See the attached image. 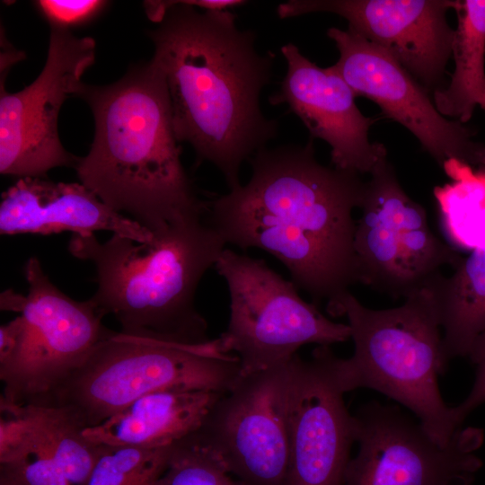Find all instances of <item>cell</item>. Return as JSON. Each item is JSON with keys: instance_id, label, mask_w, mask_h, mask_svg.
I'll list each match as a JSON object with an SVG mask.
<instances>
[{"instance_id": "6da1fadb", "label": "cell", "mask_w": 485, "mask_h": 485, "mask_svg": "<svg viewBox=\"0 0 485 485\" xmlns=\"http://www.w3.org/2000/svg\"><path fill=\"white\" fill-rule=\"evenodd\" d=\"M249 161V181L208 201L207 223L226 244L278 259L317 306L334 303L358 282L353 210L366 181L319 163L313 139L264 147Z\"/></svg>"}, {"instance_id": "7a4b0ae2", "label": "cell", "mask_w": 485, "mask_h": 485, "mask_svg": "<svg viewBox=\"0 0 485 485\" xmlns=\"http://www.w3.org/2000/svg\"><path fill=\"white\" fill-rule=\"evenodd\" d=\"M159 25L149 31L152 60L162 70L178 142L215 165L229 190L241 185L243 162L278 134L260 104L272 76L274 54H262L256 34L241 30L229 10H203L182 1H147Z\"/></svg>"}, {"instance_id": "3957f363", "label": "cell", "mask_w": 485, "mask_h": 485, "mask_svg": "<svg viewBox=\"0 0 485 485\" xmlns=\"http://www.w3.org/2000/svg\"><path fill=\"white\" fill-rule=\"evenodd\" d=\"M74 96L90 106L95 134L75 166L81 183L153 235L177 221L204 216L184 170L164 75L151 59L118 82L81 83Z\"/></svg>"}, {"instance_id": "277c9868", "label": "cell", "mask_w": 485, "mask_h": 485, "mask_svg": "<svg viewBox=\"0 0 485 485\" xmlns=\"http://www.w3.org/2000/svg\"><path fill=\"white\" fill-rule=\"evenodd\" d=\"M225 245L204 216H196L175 222L150 242L74 234L68 251L93 263L97 289L90 301L101 315L116 318L121 333L197 345L210 340L195 294Z\"/></svg>"}, {"instance_id": "5b68a950", "label": "cell", "mask_w": 485, "mask_h": 485, "mask_svg": "<svg viewBox=\"0 0 485 485\" xmlns=\"http://www.w3.org/2000/svg\"><path fill=\"white\" fill-rule=\"evenodd\" d=\"M327 311L347 317L354 341L353 356L339 361L348 391L370 388L398 401L446 445L462 427L439 391L449 360L431 283L395 308H367L348 291Z\"/></svg>"}, {"instance_id": "8992f818", "label": "cell", "mask_w": 485, "mask_h": 485, "mask_svg": "<svg viewBox=\"0 0 485 485\" xmlns=\"http://www.w3.org/2000/svg\"><path fill=\"white\" fill-rule=\"evenodd\" d=\"M241 375L236 356L219 338L187 345L109 330L84 361L44 402L67 410L84 428L95 427L157 391L227 392Z\"/></svg>"}, {"instance_id": "52a82bcc", "label": "cell", "mask_w": 485, "mask_h": 485, "mask_svg": "<svg viewBox=\"0 0 485 485\" xmlns=\"http://www.w3.org/2000/svg\"><path fill=\"white\" fill-rule=\"evenodd\" d=\"M27 295H1V309L21 313L0 327V400L25 405L49 395L109 331L93 303L60 291L36 257L24 266Z\"/></svg>"}, {"instance_id": "ba28073f", "label": "cell", "mask_w": 485, "mask_h": 485, "mask_svg": "<svg viewBox=\"0 0 485 485\" xmlns=\"http://www.w3.org/2000/svg\"><path fill=\"white\" fill-rule=\"evenodd\" d=\"M216 269L230 295V318L219 337L224 350L234 351L241 375L290 362L299 348L330 346L350 338L348 324L329 320L296 286L265 260L225 249Z\"/></svg>"}, {"instance_id": "9c48e42d", "label": "cell", "mask_w": 485, "mask_h": 485, "mask_svg": "<svg viewBox=\"0 0 485 485\" xmlns=\"http://www.w3.org/2000/svg\"><path fill=\"white\" fill-rule=\"evenodd\" d=\"M370 175L354 237L358 282L405 299L463 257L432 233L425 208L406 194L387 158Z\"/></svg>"}, {"instance_id": "30bf717a", "label": "cell", "mask_w": 485, "mask_h": 485, "mask_svg": "<svg viewBox=\"0 0 485 485\" xmlns=\"http://www.w3.org/2000/svg\"><path fill=\"white\" fill-rule=\"evenodd\" d=\"M357 454L345 485H472L482 462L481 428H460L446 445L398 406L371 401L354 415Z\"/></svg>"}, {"instance_id": "8fae6325", "label": "cell", "mask_w": 485, "mask_h": 485, "mask_svg": "<svg viewBox=\"0 0 485 485\" xmlns=\"http://www.w3.org/2000/svg\"><path fill=\"white\" fill-rule=\"evenodd\" d=\"M291 362L240 375L190 436L244 485H283Z\"/></svg>"}, {"instance_id": "7c38bea8", "label": "cell", "mask_w": 485, "mask_h": 485, "mask_svg": "<svg viewBox=\"0 0 485 485\" xmlns=\"http://www.w3.org/2000/svg\"><path fill=\"white\" fill-rule=\"evenodd\" d=\"M95 41L69 30L51 27L46 64L24 89L0 94V172L40 178L59 166L75 168L79 157L62 146L57 119L64 101L74 96L84 72L94 63Z\"/></svg>"}, {"instance_id": "4fadbf2b", "label": "cell", "mask_w": 485, "mask_h": 485, "mask_svg": "<svg viewBox=\"0 0 485 485\" xmlns=\"http://www.w3.org/2000/svg\"><path fill=\"white\" fill-rule=\"evenodd\" d=\"M339 358L330 346H318L310 360L292 359L283 485H345L356 424L344 401Z\"/></svg>"}, {"instance_id": "5bb4252c", "label": "cell", "mask_w": 485, "mask_h": 485, "mask_svg": "<svg viewBox=\"0 0 485 485\" xmlns=\"http://www.w3.org/2000/svg\"><path fill=\"white\" fill-rule=\"evenodd\" d=\"M327 36L340 52L331 66L356 96L372 100L386 117L412 133L442 167L448 159L485 167V144L463 123L444 117L428 92L390 54L351 29L331 27Z\"/></svg>"}, {"instance_id": "9a60e30c", "label": "cell", "mask_w": 485, "mask_h": 485, "mask_svg": "<svg viewBox=\"0 0 485 485\" xmlns=\"http://www.w3.org/2000/svg\"><path fill=\"white\" fill-rule=\"evenodd\" d=\"M453 0H289L279 18L312 13L341 16L348 27L390 54L428 93L444 88L454 30L447 22Z\"/></svg>"}, {"instance_id": "2e32d148", "label": "cell", "mask_w": 485, "mask_h": 485, "mask_svg": "<svg viewBox=\"0 0 485 485\" xmlns=\"http://www.w3.org/2000/svg\"><path fill=\"white\" fill-rule=\"evenodd\" d=\"M281 53L287 70L269 102L287 104L311 139L324 140L331 148L334 167L370 174L387 158V150L381 143L370 142L368 132L375 119L359 110L353 90L332 66H318L294 43L283 45Z\"/></svg>"}, {"instance_id": "e0dca14e", "label": "cell", "mask_w": 485, "mask_h": 485, "mask_svg": "<svg viewBox=\"0 0 485 485\" xmlns=\"http://www.w3.org/2000/svg\"><path fill=\"white\" fill-rule=\"evenodd\" d=\"M105 230L137 242L154 235L101 201L82 183L21 178L2 194L0 234H50L64 231L90 235Z\"/></svg>"}, {"instance_id": "ac0fdd59", "label": "cell", "mask_w": 485, "mask_h": 485, "mask_svg": "<svg viewBox=\"0 0 485 485\" xmlns=\"http://www.w3.org/2000/svg\"><path fill=\"white\" fill-rule=\"evenodd\" d=\"M222 392L163 390L148 393L84 436L98 445L159 448L174 445L202 426Z\"/></svg>"}, {"instance_id": "d6986e66", "label": "cell", "mask_w": 485, "mask_h": 485, "mask_svg": "<svg viewBox=\"0 0 485 485\" xmlns=\"http://www.w3.org/2000/svg\"><path fill=\"white\" fill-rule=\"evenodd\" d=\"M431 286L448 360L468 357L473 341L485 331V247L472 250L451 277L440 273Z\"/></svg>"}, {"instance_id": "ffe728a7", "label": "cell", "mask_w": 485, "mask_h": 485, "mask_svg": "<svg viewBox=\"0 0 485 485\" xmlns=\"http://www.w3.org/2000/svg\"><path fill=\"white\" fill-rule=\"evenodd\" d=\"M450 84L433 93L436 110L463 124L477 106L485 110V0L458 1Z\"/></svg>"}, {"instance_id": "44dd1931", "label": "cell", "mask_w": 485, "mask_h": 485, "mask_svg": "<svg viewBox=\"0 0 485 485\" xmlns=\"http://www.w3.org/2000/svg\"><path fill=\"white\" fill-rule=\"evenodd\" d=\"M442 168L451 181L435 187L433 193L445 237L460 248L485 247V167L473 171L451 158Z\"/></svg>"}, {"instance_id": "7402d4cb", "label": "cell", "mask_w": 485, "mask_h": 485, "mask_svg": "<svg viewBox=\"0 0 485 485\" xmlns=\"http://www.w3.org/2000/svg\"><path fill=\"white\" fill-rule=\"evenodd\" d=\"M34 431L70 485H86L96 462L97 445L64 408L49 403L25 404Z\"/></svg>"}, {"instance_id": "603a6c76", "label": "cell", "mask_w": 485, "mask_h": 485, "mask_svg": "<svg viewBox=\"0 0 485 485\" xmlns=\"http://www.w3.org/2000/svg\"><path fill=\"white\" fill-rule=\"evenodd\" d=\"M96 445L86 485H153L167 469L175 444L159 448Z\"/></svg>"}, {"instance_id": "cb8c5ba5", "label": "cell", "mask_w": 485, "mask_h": 485, "mask_svg": "<svg viewBox=\"0 0 485 485\" xmlns=\"http://www.w3.org/2000/svg\"><path fill=\"white\" fill-rule=\"evenodd\" d=\"M161 480L164 485H244L233 480L224 465L190 436L174 445Z\"/></svg>"}, {"instance_id": "d4e9b609", "label": "cell", "mask_w": 485, "mask_h": 485, "mask_svg": "<svg viewBox=\"0 0 485 485\" xmlns=\"http://www.w3.org/2000/svg\"><path fill=\"white\" fill-rule=\"evenodd\" d=\"M0 485H70V483L43 446L33 428L30 446L23 454L13 462L0 463Z\"/></svg>"}, {"instance_id": "484cf974", "label": "cell", "mask_w": 485, "mask_h": 485, "mask_svg": "<svg viewBox=\"0 0 485 485\" xmlns=\"http://www.w3.org/2000/svg\"><path fill=\"white\" fill-rule=\"evenodd\" d=\"M33 434L26 405L0 400V463L20 458L30 446Z\"/></svg>"}, {"instance_id": "4316f807", "label": "cell", "mask_w": 485, "mask_h": 485, "mask_svg": "<svg viewBox=\"0 0 485 485\" xmlns=\"http://www.w3.org/2000/svg\"><path fill=\"white\" fill-rule=\"evenodd\" d=\"M35 3L51 27L66 30L94 18L107 4L99 0H40Z\"/></svg>"}, {"instance_id": "83f0119b", "label": "cell", "mask_w": 485, "mask_h": 485, "mask_svg": "<svg viewBox=\"0 0 485 485\" xmlns=\"http://www.w3.org/2000/svg\"><path fill=\"white\" fill-rule=\"evenodd\" d=\"M468 357L476 368L475 380L468 396L453 407L454 418L461 427L466 417L485 402V331L473 341Z\"/></svg>"}]
</instances>
